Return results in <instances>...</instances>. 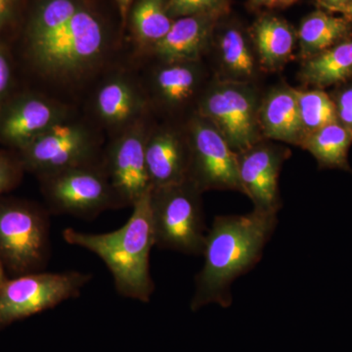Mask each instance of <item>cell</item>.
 Instances as JSON below:
<instances>
[{"label":"cell","instance_id":"cell-8","mask_svg":"<svg viewBox=\"0 0 352 352\" xmlns=\"http://www.w3.org/2000/svg\"><path fill=\"white\" fill-rule=\"evenodd\" d=\"M91 278L80 271H41L7 277L0 286V332L16 322L78 298Z\"/></svg>","mask_w":352,"mask_h":352},{"label":"cell","instance_id":"cell-29","mask_svg":"<svg viewBox=\"0 0 352 352\" xmlns=\"http://www.w3.org/2000/svg\"><path fill=\"white\" fill-rule=\"evenodd\" d=\"M332 97L337 120L352 134V80L336 87Z\"/></svg>","mask_w":352,"mask_h":352},{"label":"cell","instance_id":"cell-30","mask_svg":"<svg viewBox=\"0 0 352 352\" xmlns=\"http://www.w3.org/2000/svg\"><path fill=\"white\" fill-rule=\"evenodd\" d=\"M16 2L17 0H0V34L12 20Z\"/></svg>","mask_w":352,"mask_h":352},{"label":"cell","instance_id":"cell-34","mask_svg":"<svg viewBox=\"0 0 352 352\" xmlns=\"http://www.w3.org/2000/svg\"><path fill=\"white\" fill-rule=\"evenodd\" d=\"M271 1H272V0H250V6H251V8L267 7Z\"/></svg>","mask_w":352,"mask_h":352},{"label":"cell","instance_id":"cell-35","mask_svg":"<svg viewBox=\"0 0 352 352\" xmlns=\"http://www.w3.org/2000/svg\"><path fill=\"white\" fill-rule=\"evenodd\" d=\"M340 13L344 14L346 15V18L349 23H351L352 27V1L351 3L347 4L344 8H342V10L340 11Z\"/></svg>","mask_w":352,"mask_h":352},{"label":"cell","instance_id":"cell-6","mask_svg":"<svg viewBox=\"0 0 352 352\" xmlns=\"http://www.w3.org/2000/svg\"><path fill=\"white\" fill-rule=\"evenodd\" d=\"M201 194L190 180L151 190L150 208L155 245L201 256L208 233Z\"/></svg>","mask_w":352,"mask_h":352},{"label":"cell","instance_id":"cell-12","mask_svg":"<svg viewBox=\"0 0 352 352\" xmlns=\"http://www.w3.org/2000/svg\"><path fill=\"white\" fill-rule=\"evenodd\" d=\"M78 108L34 89L15 91L0 107V144L18 152Z\"/></svg>","mask_w":352,"mask_h":352},{"label":"cell","instance_id":"cell-3","mask_svg":"<svg viewBox=\"0 0 352 352\" xmlns=\"http://www.w3.org/2000/svg\"><path fill=\"white\" fill-rule=\"evenodd\" d=\"M151 193V191H150ZM150 193L132 206V214L112 232L87 233L67 228L64 240L96 254L112 274L116 289L124 298L149 302L155 291L150 254L155 245Z\"/></svg>","mask_w":352,"mask_h":352},{"label":"cell","instance_id":"cell-22","mask_svg":"<svg viewBox=\"0 0 352 352\" xmlns=\"http://www.w3.org/2000/svg\"><path fill=\"white\" fill-rule=\"evenodd\" d=\"M352 27L346 18L337 17L323 11L309 14L298 32L300 56L302 60L333 47L352 38Z\"/></svg>","mask_w":352,"mask_h":352},{"label":"cell","instance_id":"cell-26","mask_svg":"<svg viewBox=\"0 0 352 352\" xmlns=\"http://www.w3.org/2000/svg\"><path fill=\"white\" fill-rule=\"evenodd\" d=\"M168 15L173 20L194 15L221 17L229 8V0H168Z\"/></svg>","mask_w":352,"mask_h":352},{"label":"cell","instance_id":"cell-36","mask_svg":"<svg viewBox=\"0 0 352 352\" xmlns=\"http://www.w3.org/2000/svg\"><path fill=\"white\" fill-rule=\"evenodd\" d=\"M7 279V275L6 271H4L3 266H2L1 261H0V286Z\"/></svg>","mask_w":352,"mask_h":352},{"label":"cell","instance_id":"cell-17","mask_svg":"<svg viewBox=\"0 0 352 352\" xmlns=\"http://www.w3.org/2000/svg\"><path fill=\"white\" fill-rule=\"evenodd\" d=\"M258 120L264 138L300 146L305 131L296 88L279 85L259 103Z\"/></svg>","mask_w":352,"mask_h":352},{"label":"cell","instance_id":"cell-14","mask_svg":"<svg viewBox=\"0 0 352 352\" xmlns=\"http://www.w3.org/2000/svg\"><path fill=\"white\" fill-rule=\"evenodd\" d=\"M237 155L241 185L254 210L278 214L282 208L280 173L291 151L264 139Z\"/></svg>","mask_w":352,"mask_h":352},{"label":"cell","instance_id":"cell-15","mask_svg":"<svg viewBox=\"0 0 352 352\" xmlns=\"http://www.w3.org/2000/svg\"><path fill=\"white\" fill-rule=\"evenodd\" d=\"M145 157L152 189L188 180L190 146L186 131L170 126L150 127Z\"/></svg>","mask_w":352,"mask_h":352},{"label":"cell","instance_id":"cell-10","mask_svg":"<svg viewBox=\"0 0 352 352\" xmlns=\"http://www.w3.org/2000/svg\"><path fill=\"white\" fill-rule=\"evenodd\" d=\"M190 146L188 180L201 193L231 190L244 194L241 185L238 155L217 127L194 113L186 124Z\"/></svg>","mask_w":352,"mask_h":352},{"label":"cell","instance_id":"cell-19","mask_svg":"<svg viewBox=\"0 0 352 352\" xmlns=\"http://www.w3.org/2000/svg\"><path fill=\"white\" fill-rule=\"evenodd\" d=\"M296 36L286 21L265 15L252 29V41L258 64L265 71L281 69L293 55Z\"/></svg>","mask_w":352,"mask_h":352},{"label":"cell","instance_id":"cell-23","mask_svg":"<svg viewBox=\"0 0 352 352\" xmlns=\"http://www.w3.org/2000/svg\"><path fill=\"white\" fill-rule=\"evenodd\" d=\"M352 134L339 122H332L318 131L307 134L300 147L307 150L316 160L321 168L352 170L349 163V151Z\"/></svg>","mask_w":352,"mask_h":352},{"label":"cell","instance_id":"cell-31","mask_svg":"<svg viewBox=\"0 0 352 352\" xmlns=\"http://www.w3.org/2000/svg\"><path fill=\"white\" fill-rule=\"evenodd\" d=\"M113 1H115L118 10H119L120 23H122V27L124 29L126 27L127 16H129V10H131L134 0H113Z\"/></svg>","mask_w":352,"mask_h":352},{"label":"cell","instance_id":"cell-28","mask_svg":"<svg viewBox=\"0 0 352 352\" xmlns=\"http://www.w3.org/2000/svg\"><path fill=\"white\" fill-rule=\"evenodd\" d=\"M16 63L12 51L0 38V107L16 91Z\"/></svg>","mask_w":352,"mask_h":352},{"label":"cell","instance_id":"cell-13","mask_svg":"<svg viewBox=\"0 0 352 352\" xmlns=\"http://www.w3.org/2000/svg\"><path fill=\"white\" fill-rule=\"evenodd\" d=\"M150 127L146 118L111 138L104 149L106 173L124 208L132 207L152 190L145 157Z\"/></svg>","mask_w":352,"mask_h":352},{"label":"cell","instance_id":"cell-16","mask_svg":"<svg viewBox=\"0 0 352 352\" xmlns=\"http://www.w3.org/2000/svg\"><path fill=\"white\" fill-rule=\"evenodd\" d=\"M219 17L194 15L177 18L170 31L144 55L160 63L197 62L207 50Z\"/></svg>","mask_w":352,"mask_h":352},{"label":"cell","instance_id":"cell-20","mask_svg":"<svg viewBox=\"0 0 352 352\" xmlns=\"http://www.w3.org/2000/svg\"><path fill=\"white\" fill-rule=\"evenodd\" d=\"M300 80L307 87L325 89L352 80V38L303 60Z\"/></svg>","mask_w":352,"mask_h":352},{"label":"cell","instance_id":"cell-18","mask_svg":"<svg viewBox=\"0 0 352 352\" xmlns=\"http://www.w3.org/2000/svg\"><path fill=\"white\" fill-rule=\"evenodd\" d=\"M197 62L160 63L151 76L148 100L152 96L154 102L170 111L186 105L200 85L201 69Z\"/></svg>","mask_w":352,"mask_h":352},{"label":"cell","instance_id":"cell-2","mask_svg":"<svg viewBox=\"0 0 352 352\" xmlns=\"http://www.w3.org/2000/svg\"><path fill=\"white\" fill-rule=\"evenodd\" d=\"M278 214L254 210L249 214L219 215L206 236L203 267L195 278L190 307L193 311L217 303L232 302L231 286L263 256L278 224Z\"/></svg>","mask_w":352,"mask_h":352},{"label":"cell","instance_id":"cell-21","mask_svg":"<svg viewBox=\"0 0 352 352\" xmlns=\"http://www.w3.org/2000/svg\"><path fill=\"white\" fill-rule=\"evenodd\" d=\"M168 0H134L127 16L132 41L139 55H144L170 31L173 18Z\"/></svg>","mask_w":352,"mask_h":352},{"label":"cell","instance_id":"cell-27","mask_svg":"<svg viewBox=\"0 0 352 352\" xmlns=\"http://www.w3.org/2000/svg\"><path fill=\"white\" fill-rule=\"evenodd\" d=\"M25 173L17 153L9 149L0 150V197L15 189Z\"/></svg>","mask_w":352,"mask_h":352},{"label":"cell","instance_id":"cell-9","mask_svg":"<svg viewBox=\"0 0 352 352\" xmlns=\"http://www.w3.org/2000/svg\"><path fill=\"white\" fill-rule=\"evenodd\" d=\"M256 92L248 82L220 80L200 98L196 113L212 122L239 154L264 140Z\"/></svg>","mask_w":352,"mask_h":352},{"label":"cell","instance_id":"cell-5","mask_svg":"<svg viewBox=\"0 0 352 352\" xmlns=\"http://www.w3.org/2000/svg\"><path fill=\"white\" fill-rule=\"evenodd\" d=\"M50 258L47 210L32 201L0 197V261L7 277L44 271Z\"/></svg>","mask_w":352,"mask_h":352},{"label":"cell","instance_id":"cell-1","mask_svg":"<svg viewBox=\"0 0 352 352\" xmlns=\"http://www.w3.org/2000/svg\"><path fill=\"white\" fill-rule=\"evenodd\" d=\"M120 46L85 0H39L12 54L34 90L78 108L104 76L124 66Z\"/></svg>","mask_w":352,"mask_h":352},{"label":"cell","instance_id":"cell-7","mask_svg":"<svg viewBox=\"0 0 352 352\" xmlns=\"http://www.w3.org/2000/svg\"><path fill=\"white\" fill-rule=\"evenodd\" d=\"M51 212L94 219L109 210L124 208L109 179L103 162L38 177Z\"/></svg>","mask_w":352,"mask_h":352},{"label":"cell","instance_id":"cell-32","mask_svg":"<svg viewBox=\"0 0 352 352\" xmlns=\"http://www.w3.org/2000/svg\"><path fill=\"white\" fill-rule=\"evenodd\" d=\"M320 6L325 7L328 10L333 12H340L347 4L351 3L352 0H317Z\"/></svg>","mask_w":352,"mask_h":352},{"label":"cell","instance_id":"cell-33","mask_svg":"<svg viewBox=\"0 0 352 352\" xmlns=\"http://www.w3.org/2000/svg\"><path fill=\"white\" fill-rule=\"evenodd\" d=\"M298 0H272L267 6V8H286L293 6Z\"/></svg>","mask_w":352,"mask_h":352},{"label":"cell","instance_id":"cell-25","mask_svg":"<svg viewBox=\"0 0 352 352\" xmlns=\"http://www.w3.org/2000/svg\"><path fill=\"white\" fill-rule=\"evenodd\" d=\"M296 95L305 136L338 122L332 97L323 89H296Z\"/></svg>","mask_w":352,"mask_h":352},{"label":"cell","instance_id":"cell-11","mask_svg":"<svg viewBox=\"0 0 352 352\" xmlns=\"http://www.w3.org/2000/svg\"><path fill=\"white\" fill-rule=\"evenodd\" d=\"M88 101V117L110 138L149 117L151 108L142 82L126 65L104 76Z\"/></svg>","mask_w":352,"mask_h":352},{"label":"cell","instance_id":"cell-4","mask_svg":"<svg viewBox=\"0 0 352 352\" xmlns=\"http://www.w3.org/2000/svg\"><path fill=\"white\" fill-rule=\"evenodd\" d=\"M104 149L103 131L88 116L76 111L16 153L25 173L39 177L102 163Z\"/></svg>","mask_w":352,"mask_h":352},{"label":"cell","instance_id":"cell-24","mask_svg":"<svg viewBox=\"0 0 352 352\" xmlns=\"http://www.w3.org/2000/svg\"><path fill=\"white\" fill-rule=\"evenodd\" d=\"M220 65L232 82H251L256 72V52L244 32L236 27L226 28L217 41Z\"/></svg>","mask_w":352,"mask_h":352}]
</instances>
